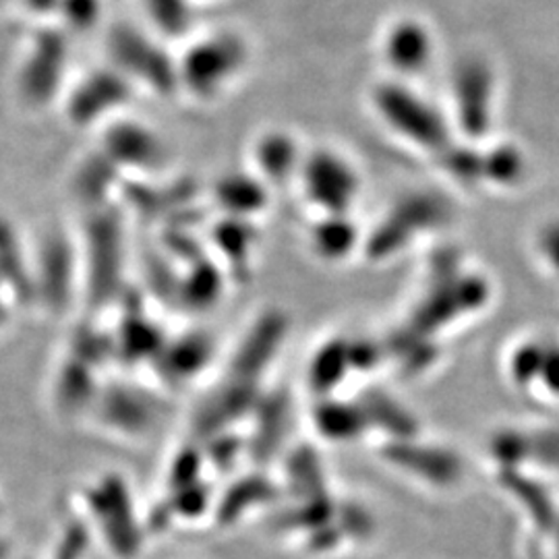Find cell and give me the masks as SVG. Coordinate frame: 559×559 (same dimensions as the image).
I'll return each instance as SVG.
<instances>
[{"label":"cell","mask_w":559,"mask_h":559,"mask_svg":"<svg viewBox=\"0 0 559 559\" xmlns=\"http://www.w3.org/2000/svg\"><path fill=\"white\" fill-rule=\"evenodd\" d=\"M318 427L325 438L334 441H348L369 427L365 411L359 404H325L318 413Z\"/></svg>","instance_id":"cell-21"},{"label":"cell","mask_w":559,"mask_h":559,"mask_svg":"<svg viewBox=\"0 0 559 559\" xmlns=\"http://www.w3.org/2000/svg\"><path fill=\"white\" fill-rule=\"evenodd\" d=\"M543 353L545 344L539 342H524L519 344L508 362L510 378L516 381L519 385H528L537 383L539 380L540 362H543Z\"/></svg>","instance_id":"cell-25"},{"label":"cell","mask_w":559,"mask_h":559,"mask_svg":"<svg viewBox=\"0 0 559 559\" xmlns=\"http://www.w3.org/2000/svg\"><path fill=\"white\" fill-rule=\"evenodd\" d=\"M381 55L400 78H417L431 64L436 40L423 21L404 17L394 21L383 34Z\"/></svg>","instance_id":"cell-12"},{"label":"cell","mask_w":559,"mask_h":559,"mask_svg":"<svg viewBox=\"0 0 559 559\" xmlns=\"http://www.w3.org/2000/svg\"><path fill=\"white\" fill-rule=\"evenodd\" d=\"M122 175L119 170L96 150L78 164L75 193L81 201H85L87 207L100 210V207L110 205L108 191L117 189V180Z\"/></svg>","instance_id":"cell-18"},{"label":"cell","mask_w":559,"mask_h":559,"mask_svg":"<svg viewBox=\"0 0 559 559\" xmlns=\"http://www.w3.org/2000/svg\"><path fill=\"white\" fill-rule=\"evenodd\" d=\"M168 46L141 23L115 21L104 29L102 55L138 94L145 92L168 100L179 96L177 55Z\"/></svg>","instance_id":"cell-1"},{"label":"cell","mask_w":559,"mask_h":559,"mask_svg":"<svg viewBox=\"0 0 559 559\" xmlns=\"http://www.w3.org/2000/svg\"><path fill=\"white\" fill-rule=\"evenodd\" d=\"M193 2H195V4H200V2H207V0H193Z\"/></svg>","instance_id":"cell-31"},{"label":"cell","mask_w":559,"mask_h":559,"mask_svg":"<svg viewBox=\"0 0 559 559\" xmlns=\"http://www.w3.org/2000/svg\"><path fill=\"white\" fill-rule=\"evenodd\" d=\"M17 299V295L13 293V288L7 284V280L0 276V332L9 325L11 313H13V302Z\"/></svg>","instance_id":"cell-29"},{"label":"cell","mask_w":559,"mask_h":559,"mask_svg":"<svg viewBox=\"0 0 559 559\" xmlns=\"http://www.w3.org/2000/svg\"><path fill=\"white\" fill-rule=\"evenodd\" d=\"M106 0H60L57 27L69 38L85 36L104 25Z\"/></svg>","instance_id":"cell-22"},{"label":"cell","mask_w":559,"mask_h":559,"mask_svg":"<svg viewBox=\"0 0 559 559\" xmlns=\"http://www.w3.org/2000/svg\"><path fill=\"white\" fill-rule=\"evenodd\" d=\"M71 38L57 25L32 27L13 69V94L27 112L59 106L71 80Z\"/></svg>","instance_id":"cell-2"},{"label":"cell","mask_w":559,"mask_h":559,"mask_svg":"<svg viewBox=\"0 0 559 559\" xmlns=\"http://www.w3.org/2000/svg\"><path fill=\"white\" fill-rule=\"evenodd\" d=\"M357 228L346 216H325L313 230L316 253L323 260H342L357 245Z\"/></svg>","instance_id":"cell-20"},{"label":"cell","mask_w":559,"mask_h":559,"mask_svg":"<svg viewBox=\"0 0 559 559\" xmlns=\"http://www.w3.org/2000/svg\"><path fill=\"white\" fill-rule=\"evenodd\" d=\"M32 293L48 311H64L71 297L81 293L80 253L73 240L55 235L32 258Z\"/></svg>","instance_id":"cell-9"},{"label":"cell","mask_w":559,"mask_h":559,"mask_svg":"<svg viewBox=\"0 0 559 559\" xmlns=\"http://www.w3.org/2000/svg\"><path fill=\"white\" fill-rule=\"evenodd\" d=\"M545 383V392L554 394L559 399V346L545 344L543 362H540L539 380Z\"/></svg>","instance_id":"cell-27"},{"label":"cell","mask_w":559,"mask_h":559,"mask_svg":"<svg viewBox=\"0 0 559 559\" xmlns=\"http://www.w3.org/2000/svg\"><path fill=\"white\" fill-rule=\"evenodd\" d=\"M267 189L263 187V180L260 177L251 175H228L222 177L216 187H214V198L226 210L233 218L245 221L247 216L258 214L265 205V193Z\"/></svg>","instance_id":"cell-17"},{"label":"cell","mask_w":559,"mask_h":559,"mask_svg":"<svg viewBox=\"0 0 559 559\" xmlns=\"http://www.w3.org/2000/svg\"><path fill=\"white\" fill-rule=\"evenodd\" d=\"M96 150L122 177L133 179L158 175L168 164V145L160 133L129 112L102 127Z\"/></svg>","instance_id":"cell-7"},{"label":"cell","mask_w":559,"mask_h":559,"mask_svg":"<svg viewBox=\"0 0 559 559\" xmlns=\"http://www.w3.org/2000/svg\"><path fill=\"white\" fill-rule=\"evenodd\" d=\"M177 55L179 94L195 102L218 100L249 62V46L230 29L185 40Z\"/></svg>","instance_id":"cell-3"},{"label":"cell","mask_w":559,"mask_h":559,"mask_svg":"<svg viewBox=\"0 0 559 559\" xmlns=\"http://www.w3.org/2000/svg\"><path fill=\"white\" fill-rule=\"evenodd\" d=\"M81 295L110 300L119 293L124 270V237L110 205L94 210L80 247Z\"/></svg>","instance_id":"cell-6"},{"label":"cell","mask_w":559,"mask_h":559,"mask_svg":"<svg viewBox=\"0 0 559 559\" xmlns=\"http://www.w3.org/2000/svg\"><path fill=\"white\" fill-rule=\"evenodd\" d=\"M385 459L433 487L456 485L462 477V462L456 454L436 445H419L417 438L394 441L385 448Z\"/></svg>","instance_id":"cell-13"},{"label":"cell","mask_w":559,"mask_h":559,"mask_svg":"<svg viewBox=\"0 0 559 559\" xmlns=\"http://www.w3.org/2000/svg\"><path fill=\"white\" fill-rule=\"evenodd\" d=\"M156 359L164 362L166 376L170 380H189L198 376V371L210 360V342L201 336H187L177 344L164 342Z\"/></svg>","instance_id":"cell-19"},{"label":"cell","mask_w":559,"mask_h":559,"mask_svg":"<svg viewBox=\"0 0 559 559\" xmlns=\"http://www.w3.org/2000/svg\"><path fill=\"white\" fill-rule=\"evenodd\" d=\"M454 112L459 127L468 140H480L489 133L493 120L496 78L489 64L480 59H466L454 71Z\"/></svg>","instance_id":"cell-10"},{"label":"cell","mask_w":559,"mask_h":559,"mask_svg":"<svg viewBox=\"0 0 559 559\" xmlns=\"http://www.w3.org/2000/svg\"><path fill=\"white\" fill-rule=\"evenodd\" d=\"M383 124L400 140L441 156L454 141L450 122L440 110L402 81H383L371 94Z\"/></svg>","instance_id":"cell-5"},{"label":"cell","mask_w":559,"mask_h":559,"mask_svg":"<svg viewBox=\"0 0 559 559\" xmlns=\"http://www.w3.org/2000/svg\"><path fill=\"white\" fill-rule=\"evenodd\" d=\"M483 164V180L496 182L501 187L519 185L524 179L526 162L514 145H496L489 152H480Z\"/></svg>","instance_id":"cell-24"},{"label":"cell","mask_w":559,"mask_h":559,"mask_svg":"<svg viewBox=\"0 0 559 559\" xmlns=\"http://www.w3.org/2000/svg\"><path fill=\"white\" fill-rule=\"evenodd\" d=\"M141 25L156 38L173 41L189 40L195 25L193 0H135Z\"/></svg>","instance_id":"cell-15"},{"label":"cell","mask_w":559,"mask_h":559,"mask_svg":"<svg viewBox=\"0 0 559 559\" xmlns=\"http://www.w3.org/2000/svg\"><path fill=\"white\" fill-rule=\"evenodd\" d=\"M539 251L543 260L559 274V222H549L539 233Z\"/></svg>","instance_id":"cell-28"},{"label":"cell","mask_w":559,"mask_h":559,"mask_svg":"<svg viewBox=\"0 0 559 559\" xmlns=\"http://www.w3.org/2000/svg\"><path fill=\"white\" fill-rule=\"evenodd\" d=\"M7 2H13V0H0V7H4Z\"/></svg>","instance_id":"cell-30"},{"label":"cell","mask_w":559,"mask_h":559,"mask_svg":"<svg viewBox=\"0 0 559 559\" xmlns=\"http://www.w3.org/2000/svg\"><path fill=\"white\" fill-rule=\"evenodd\" d=\"M440 201L431 195H411L394 205L390 216L380 222V228L369 237V255L371 260H388L392 253L400 251L423 230L431 228L441 221Z\"/></svg>","instance_id":"cell-11"},{"label":"cell","mask_w":559,"mask_h":559,"mask_svg":"<svg viewBox=\"0 0 559 559\" xmlns=\"http://www.w3.org/2000/svg\"><path fill=\"white\" fill-rule=\"evenodd\" d=\"M253 160L263 182H286L299 177L302 154L297 140L286 131H267L253 145Z\"/></svg>","instance_id":"cell-16"},{"label":"cell","mask_w":559,"mask_h":559,"mask_svg":"<svg viewBox=\"0 0 559 559\" xmlns=\"http://www.w3.org/2000/svg\"><path fill=\"white\" fill-rule=\"evenodd\" d=\"M94 404L102 427L124 438L147 433L156 419L150 400L143 399L140 392L127 385L102 388Z\"/></svg>","instance_id":"cell-14"},{"label":"cell","mask_w":559,"mask_h":559,"mask_svg":"<svg viewBox=\"0 0 559 559\" xmlns=\"http://www.w3.org/2000/svg\"><path fill=\"white\" fill-rule=\"evenodd\" d=\"M299 177L307 200L325 216H346L359 195L355 166L332 150H318L302 158Z\"/></svg>","instance_id":"cell-8"},{"label":"cell","mask_w":559,"mask_h":559,"mask_svg":"<svg viewBox=\"0 0 559 559\" xmlns=\"http://www.w3.org/2000/svg\"><path fill=\"white\" fill-rule=\"evenodd\" d=\"M350 371V355H348V344L342 340H332L325 344L318 353L311 365V383L320 392H330L334 385H338L342 378L346 376L344 371Z\"/></svg>","instance_id":"cell-23"},{"label":"cell","mask_w":559,"mask_h":559,"mask_svg":"<svg viewBox=\"0 0 559 559\" xmlns=\"http://www.w3.org/2000/svg\"><path fill=\"white\" fill-rule=\"evenodd\" d=\"M23 17L32 21V27L55 25L60 0H13Z\"/></svg>","instance_id":"cell-26"},{"label":"cell","mask_w":559,"mask_h":559,"mask_svg":"<svg viewBox=\"0 0 559 559\" xmlns=\"http://www.w3.org/2000/svg\"><path fill=\"white\" fill-rule=\"evenodd\" d=\"M135 96L133 85L102 60L71 75L59 110L73 129L98 133L108 122L127 115Z\"/></svg>","instance_id":"cell-4"}]
</instances>
